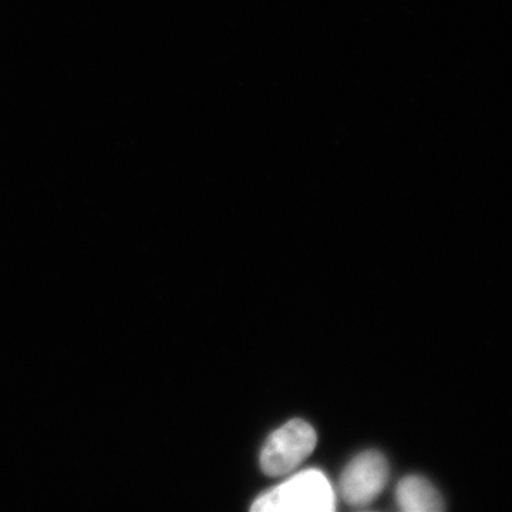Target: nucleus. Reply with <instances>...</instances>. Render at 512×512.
I'll return each mask as SVG.
<instances>
[{"label": "nucleus", "instance_id": "nucleus-1", "mask_svg": "<svg viewBox=\"0 0 512 512\" xmlns=\"http://www.w3.org/2000/svg\"><path fill=\"white\" fill-rule=\"evenodd\" d=\"M252 511L330 512L335 510V493L319 470H306L256 498Z\"/></svg>", "mask_w": 512, "mask_h": 512}, {"label": "nucleus", "instance_id": "nucleus-2", "mask_svg": "<svg viewBox=\"0 0 512 512\" xmlns=\"http://www.w3.org/2000/svg\"><path fill=\"white\" fill-rule=\"evenodd\" d=\"M316 443L318 436L311 424L291 420L266 440L261 453L262 470L266 476H285L311 456Z\"/></svg>", "mask_w": 512, "mask_h": 512}, {"label": "nucleus", "instance_id": "nucleus-3", "mask_svg": "<svg viewBox=\"0 0 512 512\" xmlns=\"http://www.w3.org/2000/svg\"><path fill=\"white\" fill-rule=\"evenodd\" d=\"M389 480V463L376 450L353 458L340 478V494L350 507H366L382 493Z\"/></svg>", "mask_w": 512, "mask_h": 512}, {"label": "nucleus", "instance_id": "nucleus-4", "mask_svg": "<svg viewBox=\"0 0 512 512\" xmlns=\"http://www.w3.org/2000/svg\"><path fill=\"white\" fill-rule=\"evenodd\" d=\"M397 505L406 512H439L444 510V500L437 488L427 478L409 476L397 485Z\"/></svg>", "mask_w": 512, "mask_h": 512}]
</instances>
